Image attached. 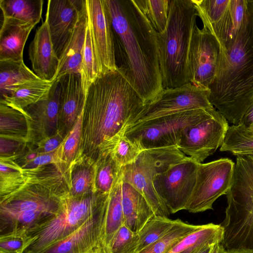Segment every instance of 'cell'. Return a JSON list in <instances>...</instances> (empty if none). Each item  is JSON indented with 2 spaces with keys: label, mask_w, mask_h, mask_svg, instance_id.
<instances>
[{
  "label": "cell",
  "mask_w": 253,
  "mask_h": 253,
  "mask_svg": "<svg viewBox=\"0 0 253 253\" xmlns=\"http://www.w3.org/2000/svg\"><path fill=\"white\" fill-rule=\"evenodd\" d=\"M223 230L220 224L208 223L181 239L166 253H196L208 244L221 243Z\"/></svg>",
  "instance_id": "cell-24"
},
{
  "label": "cell",
  "mask_w": 253,
  "mask_h": 253,
  "mask_svg": "<svg viewBox=\"0 0 253 253\" xmlns=\"http://www.w3.org/2000/svg\"><path fill=\"white\" fill-rule=\"evenodd\" d=\"M85 0H48L45 19L55 52L61 57L69 42Z\"/></svg>",
  "instance_id": "cell-16"
},
{
  "label": "cell",
  "mask_w": 253,
  "mask_h": 253,
  "mask_svg": "<svg viewBox=\"0 0 253 253\" xmlns=\"http://www.w3.org/2000/svg\"><path fill=\"white\" fill-rule=\"evenodd\" d=\"M213 108L209 100V90L188 83L178 87L163 89L154 99L146 104L132 126L179 112Z\"/></svg>",
  "instance_id": "cell-12"
},
{
  "label": "cell",
  "mask_w": 253,
  "mask_h": 253,
  "mask_svg": "<svg viewBox=\"0 0 253 253\" xmlns=\"http://www.w3.org/2000/svg\"><path fill=\"white\" fill-rule=\"evenodd\" d=\"M220 151L236 156L247 155L253 151V134L242 124L229 126Z\"/></svg>",
  "instance_id": "cell-31"
},
{
  "label": "cell",
  "mask_w": 253,
  "mask_h": 253,
  "mask_svg": "<svg viewBox=\"0 0 253 253\" xmlns=\"http://www.w3.org/2000/svg\"><path fill=\"white\" fill-rule=\"evenodd\" d=\"M54 81L38 79L18 85L0 98V103L21 111L48 95Z\"/></svg>",
  "instance_id": "cell-23"
},
{
  "label": "cell",
  "mask_w": 253,
  "mask_h": 253,
  "mask_svg": "<svg viewBox=\"0 0 253 253\" xmlns=\"http://www.w3.org/2000/svg\"><path fill=\"white\" fill-rule=\"evenodd\" d=\"M35 26L11 18H3L0 30V61H22L26 42Z\"/></svg>",
  "instance_id": "cell-20"
},
{
  "label": "cell",
  "mask_w": 253,
  "mask_h": 253,
  "mask_svg": "<svg viewBox=\"0 0 253 253\" xmlns=\"http://www.w3.org/2000/svg\"><path fill=\"white\" fill-rule=\"evenodd\" d=\"M220 243L227 251L253 249V161L237 156L233 178L226 195Z\"/></svg>",
  "instance_id": "cell-5"
},
{
  "label": "cell",
  "mask_w": 253,
  "mask_h": 253,
  "mask_svg": "<svg viewBox=\"0 0 253 253\" xmlns=\"http://www.w3.org/2000/svg\"><path fill=\"white\" fill-rule=\"evenodd\" d=\"M87 24L98 76L116 70L113 34L104 0H85Z\"/></svg>",
  "instance_id": "cell-13"
},
{
  "label": "cell",
  "mask_w": 253,
  "mask_h": 253,
  "mask_svg": "<svg viewBox=\"0 0 253 253\" xmlns=\"http://www.w3.org/2000/svg\"><path fill=\"white\" fill-rule=\"evenodd\" d=\"M122 168L109 150L105 149L101 153L98 158L96 176L99 192L110 193L121 174Z\"/></svg>",
  "instance_id": "cell-29"
},
{
  "label": "cell",
  "mask_w": 253,
  "mask_h": 253,
  "mask_svg": "<svg viewBox=\"0 0 253 253\" xmlns=\"http://www.w3.org/2000/svg\"><path fill=\"white\" fill-rule=\"evenodd\" d=\"M92 180L91 171L87 168H81L73 174L72 179V197H80L88 191Z\"/></svg>",
  "instance_id": "cell-39"
},
{
  "label": "cell",
  "mask_w": 253,
  "mask_h": 253,
  "mask_svg": "<svg viewBox=\"0 0 253 253\" xmlns=\"http://www.w3.org/2000/svg\"><path fill=\"white\" fill-rule=\"evenodd\" d=\"M83 113L84 111L78 116L73 126L64 140L63 159L66 162H71L74 159L78 150L80 148L83 130Z\"/></svg>",
  "instance_id": "cell-37"
},
{
  "label": "cell",
  "mask_w": 253,
  "mask_h": 253,
  "mask_svg": "<svg viewBox=\"0 0 253 253\" xmlns=\"http://www.w3.org/2000/svg\"><path fill=\"white\" fill-rule=\"evenodd\" d=\"M219 47L215 37L205 27H196L192 34L188 56L189 83L209 90L217 69Z\"/></svg>",
  "instance_id": "cell-14"
},
{
  "label": "cell",
  "mask_w": 253,
  "mask_h": 253,
  "mask_svg": "<svg viewBox=\"0 0 253 253\" xmlns=\"http://www.w3.org/2000/svg\"><path fill=\"white\" fill-rule=\"evenodd\" d=\"M61 131H58L57 133L53 136L42 140L41 141L43 142V144L41 143L40 147L38 148L39 153L42 154L48 153L54 151L63 142L62 134Z\"/></svg>",
  "instance_id": "cell-41"
},
{
  "label": "cell",
  "mask_w": 253,
  "mask_h": 253,
  "mask_svg": "<svg viewBox=\"0 0 253 253\" xmlns=\"http://www.w3.org/2000/svg\"><path fill=\"white\" fill-rule=\"evenodd\" d=\"M63 144H61L59 149L53 152L42 154L38 155L34 160L30 161L26 166L29 168H33L43 165L56 162L62 160L63 158Z\"/></svg>",
  "instance_id": "cell-40"
},
{
  "label": "cell",
  "mask_w": 253,
  "mask_h": 253,
  "mask_svg": "<svg viewBox=\"0 0 253 253\" xmlns=\"http://www.w3.org/2000/svg\"><path fill=\"white\" fill-rule=\"evenodd\" d=\"M145 105L118 69L99 75L85 95L80 148L98 159L114 136L132 126Z\"/></svg>",
  "instance_id": "cell-2"
},
{
  "label": "cell",
  "mask_w": 253,
  "mask_h": 253,
  "mask_svg": "<svg viewBox=\"0 0 253 253\" xmlns=\"http://www.w3.org/2000/svg\"><path fill=\"white\" fill-rule=\"evenodd\" d=\"M0 135H3L1 137L20 140L24 139L22 136L24 131L28 135L29 126L24 125L25 123H28L25 110L15 109L0 103Z\"/></svg>",
  "instance_id": "cell-28"
},
{
  "label": "cell",
  "mask_w": 253,
  "mask_h": 253,
  "mask_svg": "<svg viewBox=\"0 0 253 253\" xmlns=\"http://www.w3.org/2000/svg\"><path fill=\"white\" fill-rule=\"evenodd\" d=\"M87 26L85 3L81 11L74 32L64 52L59 59L55 80L69 73H80L82 57Z\"/></svg>",
  "instance_id": "cell-22"
},
{
  "label": "cell",
  "mask_w": 253,
  "mask_h": 253,
  "mask_svg": "<svg viewBox=\"0 0 253 253\" xmlns=\"http://www.w3.org/2000/svg\"><path fill=\"white\" fill-rule=\"evenodd\" d=\"M80 74L82 85L86 95L89 86L98 76L93 53L90 31L87 24L82 52Z\"/></svg>",
  "instance_id": "cell-35"
},
{
  "label": "cell",
  "mask_w": 253,
  "mask_h": 253,
  "mask_svg": "<svg viewBox=\"0 0 253 253\" xmlns=\"http://www.w3.org/2000/svg\"><path fill=\"white\" fill-rule=\"evenodd\" d=\"M229 126L227 120L213 108L203 119L184 128L176 146L185 155L203 163L221 146Z\"/></svg>",
  "instance_id": "cell-10"
},
{
  "label": "cell",
  "mask_w": 253,
  "mask_h": 253,
  "mask_svg": "<svg viewBox=\"0 0 253 253\" xmlns=\"http://www.w3.org/2000/svg\"><path fill=\"white\" fill-rule=\"evenodd\" d=\"M215 77L209 87V100L233 125L240 123L253 105V2L248 0L245 18L219 44Z\"/></svg>",
  "instance_id": "cell-3"
},
{
  "label": "cell",
  "mask_w": 253,
  "mask_h": 253,
  "mask_svg": "<svg viewBox=\"0 0 253 253\" xmlns=\"http://www.w3.org/2000/svg\"><path fill=\"white\" fill-rule=\"evenodd\" d=\"M118 69L146 104L163 89L157 32L136 0H104Z\"/></svg>",
  "instance_id": "cell-1"
},
{
  "label": "cell",
  "mask_w": 253,
  "mask_h": 253,
  "mask_svg": "<svg viewBox=\"0 0 253 253\" xmlns=\"http://www.w3.org/2000/svg\"><path fill=\"white\" fill-rule=\"evenodd\" d=\"M108 194L72 197L64 196L54 215L27 232L29 246L24 253H43L93 217L104 204Z\"/></svg>",
  "instance_id": "cell-6"
},
{
  "label": "cell",
  "mask_w": 253,
  "mask_h": 253,
  "mask_svg": "<svg viewBox=\"0 0 253 253\" xmlns=\"http://www.w3.org/2000/svg\"><path fill=\"white\" fill-rule=\"evenodd\" d=\"M235 166L227 158L199 163L196 182L185 210L198 213L212 210L214 202L230 189Z\"/></svg>",
  "instance_id": "cell-9"
},
{
  "label": "cell",
  "mask_w": 253,
  "mask_h": 253,
  "mask_svg": "<svg viewBox=\"0 0 253 253\" xmlns=\"http://www.w3.org/2000/svg\"><path fill=\"white\" fill-rule=\"evenodd\" d=\"M43 0H0L3 18H11L36 26L42 18Z\"/></svg>",
  "instance_id": "cell-26"
},
{
  "label": "cell",
  "mask_w": 253,
  "mask_h": 253,
  "mask_svg": "<svg viewBox=\"0 0 253 253\" xmlns=\"http://www.w3.org/2000/svg\"><path fill=\"white\" fill-rule=\"evenodd\" d=\"M138 236L125 224L115 236L109 250V253H136Z\"/></svg>",
  "instance_id": "cell-36"
},
{
  "label": "cell",
  "mask_w": 253,
  "mask_h": 253,
  "mask_svg": "<svg viewBox=\"0 0 253 253\" xmlns=\"http://www.w3.org/2000/svg\"><path fill=\"white\" fill-rule=\"evenodd\" d=\"M201 226L187 223L179 219L163 237L138 253H166L181 239Z\"/></svg>",
  "instance_id": "cell-33"
},
{
  "label": "cell",
  "mask_w": 253,
  "mask_h": 253,
  "mask_svg": "<svg viewBox=\"0 0 253 253\" xmlns=\"http://www.w3.org/2000/svg\"><path fill=\"white\" fill-rule=\"evenodd\" d=\"M158 33L163 32L168 22L170 0H136Z\"/></svg>",
  "instance_id": "cell-34"
},
{
  "label": "cell",
  "mask_w": 253,
  "mask_h": 253,
  "mask_svg": "<svg viewBox=\"0 0 253 253\" xmlns=\"http://www.w3.org/2000/svg\"><path fill=\"white\" fill-rule=\"evenodd\" d=\"M198 164L186 156L154 178V189L170 213L185 210L196 182Z\"/></svg>",
  "instance_id": "cell-11"
},
{
  "label": "cell",
  "mask_w": 253,
  "mask_h": 253,
  "mask_svg": "<svg viewBox=\"0 0 253 253\" xmlns=\"http://www.w3.org/2000/svg\"><path fill=\"white\" fill-rule=\"evenodd\" d=\"M28 53L35 74L42 80L54 81L59 59L54 49L46 19L37 30Z\"/></svg>",
  "instance_id": "cell-19"
},
{
  "label": "cell",
  "mask_w": 253,
  "mask_h": 253,
  "mask_svg": "<svg viewBox=\"0 0 253 253\" xmlns=\"http://www.w3.org/2000/svg\"><path fill=\"white\" fill-rule=\"evenodd\" d=\"M186 157L177 146L143 150L133 163L122 167L123 180L144 196L155 215L168 217L170 212L155 191L153 181L158 174Z\"/></svg>",
  "instance_id": "cell-7"
},
{
  "label": "cell",
  "mask_w": 253,
  "mask_h": 253,
  "mask_svg": "<svg viewBox=\"0 0 253 253\" xmlns=\"http://www.w3.org/2000/svg\"><path fill=\"white\" fill-rule=\"evenodd\" d=\"M246 156L248 157L250 159H251L253 161V155H247Z\"/></svg>",
  "instance_id": "cell-48"
},
{
  "label": "cell",
  "mask_w": 253,
  "mask_h": 253,
  "mask_svg": "<svg viewBox=\"0 0 253 253\" xmlns=\"http://www.w3.org/2000/svg\"><path fill=\"white\" fill-rule=\"evenodd\" d=\"M247 155H253V151L250 152L249 153H248L247 155H244V156H247Z\"/></svg>",
  "instance_id": "cell-49"
},
{
  "label": "cell",
  "mask_w": 253,
  "mask_h": 253,
  "mask_svg": "<svg viewBox=\"0 0 253 253\" xmlns=\"http://www.w3.org/2000/svg\"><path fill=\"white\" fill-rule=\"evenodd\" d=\"M213 245V244L207 245L196 253H210Z\"/></svg>",
  "instance_id": "cell-45"
},
{
  "label": "cell",
  "mask_w": 253,
  "mask_h": 253,
  "mask_svg": "<svg viewBox=\"0 0 253 253\" xmlns=\"http://www.w3.org/2000/svg\"><path fill=\"white\" fill-rule=\"evenodd\" d=\"M40 79L22 61H0V96L26 83Z\"/></svg>",
  "instance_id": "cell-27"
},
{
  "label": "cell",
  "mask_w": 253,
  "mask_h": 253,
  "mask_svg": "<svg viewBox=\"0 0 253 253\" xmlns=\"http://www.w3.org/2000/svg\"><path fill=\"white\" fill-rule=\"evenodd\" d=\"M108 149L118 164L122 168L133 163L142 150L125 134L121 132L114 136L106 144Z\"/></svg>",
  "instance_id": "cell-32"
},
{
  "label": "cell",
  "mask_w": 253,
  "mask_h": 253,
  "mask_svg": "<svg viewBox=\"0 0 253 253\" xmlns=\"http://www.w3.org/2000/svg\"><path fill=\"white\" fill-rule=\"evenodd\" d=\"M18 140L4 137H0V154L5 155L10 153L17 148Z\"/></svg>",
  "instance_id": "cell-42"
},
{
  "label": "cell",
  "mask_w": 253,
  "mask_h": 253,
  "mask_svg": "<svg viewBox=\"0 0 253 253\" xmlns=\"http://www.w3.org/2000/svg\"><path fill=\"white\" fill-rule=\"evenodd\" d=\"M179 220H172L167 216L154 215L151 218L137 233L138 253L161 239Z\"/></svg>",
  "instance_id": "cell-30"
},
{
  "label": "cell",
  "mask_w": 253,
  "mask_h": 253,
  "mask_svg": "<svg viewBox=\"0 0 253 253\" xmlns=\"http://www.w3.org/2000/svg\"><path fill=\"white\" fill-rule=\"evenodd\" d=\"M38 156V155L36 153H33L27 156V159H28V160L31 161L32 160L36 158Z\"/></svg>",
  "instance_id": "cell-47"
},
{
  "label": "cell",
  "mask_w": 253,
  "mask_h": 253,
  "mask_svg": "<svg viewBox=\"0 0 253 253\" xmlns=\"http://www.w3.org/2000/svg\"><path fill=\"white\" fill-rule=\"evenodd\" d=\"M122 201L125 225L138 233L155 213L145 198L122 178Z\"/></svg>",
  "instance_id": "cell-21"
},
{
  "label": "cell",
  "mask_w": 253,
  "mask_h": 253,
  "mask_svg": "<svg viewBox=\"0 0 253 253\" xmlns=\"http://www.w3.org/2000/svg\"><path fill=\"white\" fill-rule=\"evenodd\" d=\"M213 108L189 110L142 121L128 128L125 134L142 150L176 146L184 128L203 119Z\"/></svg>",
  "instance_id": "cell-8"
},
{
  "label": "cell",
  "mask_w": 253,
  "mask_h": 253,
  "mask_svg": "<svg viewBox=\"0 0 253 253\" xmlns=\"http://www.w3.org/2000/svg\"><path fill=\"white\" fill-rule=\"evenodd\" d=\"M108 199L93 217L43 253H104Z\"/></svg>",
  "instance_id": "cell-15"
},
{
  "label": "cell",
  "mask_w": 253,
  "mask_h": 253,
  "mask_svg": "<svg viewBox=\"0 0 253 253\" xmlns=\"http://www.w3.org/2000/svg\"><path fill=\"white\" fill-rule=\"evenodd\" d=\"M226 253H253V249L252 250H242L237 251H227Z\"/></svg>",
  "instance_id": "cell-46"
},
{
  "label": "cell",
  "mask_w": 253,
  "mask_h": 253,
  "mask_svg": "<svg viewBox=\"0 0 253 253\" xmlns=\"http://www.w3.org/2000/svg\"><path fill=\"white\" fill-rule=\"evenodd\" d=\"M60 84L55 80L48 96L24 109L29 123L28 137L40 141L49 138L58 130Z\"/></svg>",
  "instance_id": "cell-17"
},
{
  "label": "cell",
  "mask_w": 253,
  "mask_h": 253,
  "mask_svg": "<svg viewBox=\"0 0 253 253\" xmlns=\"http://www.w3.org/2000/svg\"><path fill=\"white\" fill-rule=\"evenodd\" d=\"M122 174L109 193L104 236V253H109L112 242L119 229L125 224L122 201Z\"/></svg>",
  "instance_id": "cell-25"
},
{
  "label": "cell",
  "mask_w": 253,
  "mask_h": 253,
  "mask_svg": "<svg viewBox=\"0 0 253 253\" xmlns=\"http://www.w3.org/2000/svg\"><path fill=\"white\" fill-rule=\"evenodd\" d=\"M226 252L220 243H216L213 245L210 253H226Z\"/></svg>",
  "instance_id": "cell-44"
},
{
  "label": "cell",
  "mask_w": 253,
  "mask_h": 253,
  "mask_svg": "<svg viewBox=\"0 0 253 253\" xmlns=\"http://www.w3.org/2000/svg\"><path fill=\"white\" fill-rule=\"evenodd\" d=\"M197 16L192 0H170L166 27L163 32H157L163 89L189 83L188 56L192 34L197 26Z\"/></svg>",
  "instance_id": "cell-4"
},
{
  "label": "cell",
  "mask_w": 253,
  "mask_h": 253,
  "mask_svg": "<svg viewBox=\"0 0 253 253\" xmlns=\"http://www.w3.org/2000/svg\"><path fill=\"white\" fill-rule=\"evenodd\" d=\"M252 0V1H253V0Z\"/></svg>",
  "instance_id": "cell-50"
},
{
  "label": "cell",
  "mask_w": 253,
  "mask_h": 253,
  "mask_svg": "<svg viewBox=\"0 0 253 253\" xmlns=\"http://www.w3.org/2000/svg\"><path fill=\"white\" fill-rule=\"evenodd\" d=\"M240 124H242L251 133L253 134V105L244 115Z\"/></svg>",
  "instance_id": "cell-43"
},
{
  "label": "cell",
  "mask_w": 253,
  "mask_h": 253,
  "mask_svg": "<svg viewBox=\"0 0 253 253\" xmlns=\"http://www.w3.org/2000/svg\"><path fill=\"white\" fill-rule=\"evenodd\" d=\"M60 84L58 126L71 129L84 111L85 95L80 73L67 74L58 80Z\"/></svg>",
  "instance_id": "cell-18"
},
{
  "label": "cell",
  "mask_w": 253,
  "mask_h": 253,
  "mask_svg": "<svg viewBox=\"0 0 253 253\" xmlns=\"http://www.w3.org/2000/svg\"><path fill=\"white\" fill-rule=\"evenodd\" d=\"M29 245L26 232L15 231L0 235V253H24Z\"/></svg>",
  "instance_id": "cell-38"
}]
</instances>
